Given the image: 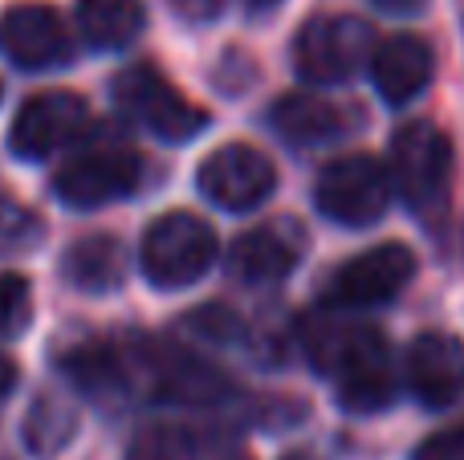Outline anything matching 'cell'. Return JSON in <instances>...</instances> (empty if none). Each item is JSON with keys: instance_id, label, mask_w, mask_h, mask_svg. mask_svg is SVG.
<instances>
[{"instance_id": "ffe728a7", "label": "cell", "mask_w": 464, "mask_h": 460, "mask_svg": "<svg viewBox=\"0 0 464 460\" xmlns=\"http://www.w3.org/2000/svg\"><path fill=\"white\" fill-rule=\"evenodd\" d=\"M196 456H200V445L179 424H151L127 448V460H196Z\"/></svg>"}, {"instance_id": "4fadbf2b", "label": "cell", "mask_w": 464, "mask_h": 460, "mask_svg": "<svg viewBox=\"0 0 464 460\" xmlns=\"http://www.w3.org/2000/svg\"><path fill=\"white\" fill-rule=\"evenodd\" d=\"M0 53L24 73L62 70L73 57V37L49 5H16L0 16Z\"/></svg>"}, {"instance_id": "d6986e66", "label": "cell", "mask_w": 464, "mask_h": 460, "mask_svg": "<svg viewBox=\"0 0 464 460\" xmlns=\"http://www.w3.org/2000/svg\"><path fill=\"white\" fill-rule=\"evenodd\" d=\"M78 432V412L57 396H41L24 416V445L33 456H57Z\"/></svg>"}, {"instance_id": "e0dca14e", "label": "cell", "mask_w": 464, "mask_h": 460, "mask_svg": "<svg viewBox=\"0 0 464 460\" xmlns=\"http://www.w3.org/2000/svg\"><path fill=\"white\" fill-rule=\"evenodd\" d=\"M62 277L82 293H111L127 282V249L106 233L82 236L65 249Z\"/></svg>"}, {"instance_id": "7c38bea8", "label": "cell", "mask_w": 464, "mask_h": 460, "mask_svg": "<svg viewBox=\"0 0 464 460\" xmlns=\"http://www.w3.org/2000/svg\"><path fill=\"white\" fill-rule=\"evenodd\" d=\"M305 236L302 220L281 216V220H265V225L248 228L232 241L228 249V277L245 285H277L302 265L305 257Z\"/></svg>"}, {"instance_id": "277c9868", "label": "cell", "mask_w": 464, "mask_h": 460, "mask_svg": "<svg viewBox=\"0 0 464 460\" xmlns=\"http://www.w3.org/2000/svg\"><path fill=\"white\" fill-rule=\"evenodd\" d=\"M375 41V29L362 16L318 13L294 37V70L310 86H346L367 70Z\"/></svg>"}, {"instance_id": "ac0fdd59", "label": "cell", "mask_w": 464, "mask_h": 460, "mask_svg": "<svg viewBox=\"0 0 464 460\" xmlns=\"http://www.w3.org/2000/svg\"><path fill=\"white\" fill-rule=\"evenodd\" d=\"M147 29L143 0H78V33L98 53L135 45Z\"/></svg>"}, {"instance_id": "d4e9b609", "label": "cell", "mask_w": 464, "mask_h": 460, "mask_svg": "<svg viewBox=\"0 0 464 460\" xmlns=\"http://www.w3.org/2000/svg\"><path fill=\"white\" fill-rule=\"evenodd\" d=\"M367 5H375L387 16H420L428 8V0H367Z\"/></svg>"}, {"instance_id": "7a4b0ae2", "label": "cell", "mask_w": 464, "mask_h": 460, "mask_svg": "<svg viewBox=\"0 0 464 460\" xmlns=\"http://www.w3.org/2000/svg\"><path fill=\"white\" fill-rule=\"evenodd\" d=\"M452 176H457V147L436 122L416 119L392 135L387 151V179L392 192L420 216H432L449 204Z\"/></svg>"}, {"instance_id": "44dd1931", "label": "cell", "mask_w": 464, "mask_h": 460, "mask_svg": "<svg viewBox=\"0 0 464 460\" xmlns=\"http://www.w3.org/2000/svg\"><path fill=\"white\" fill-rule=\"evenodd\" d=\"M45 225L33 208H24L21 200H8L0 196V257H21V253L37 249Z\"/></svg>"}, {"instance_id": "5bb4252c", "label": "cell", "mask_w": 464, "mask_h": 460, "mask_svg": "<svg viewBox=\"0 0 464 460\" xmlns=\"http://www.w3.org/2000/svg\"><path fill=\"white\" fill-rule=\"evenodd\" d=\"M371 86L387 106H408L432 86L436 78V53L424 37L416 33H392V37L375 41L371 49Z\"/></svg>"}, {"instance_id": "2e32d148", "label": "cell", "mask_w": 464, "mask_h": 460, "mask_svg": "<svg viewBox=\"0 0 464 460\" xmlns=\"http://www.w3.org/2000/svg\"><path fill=\"white\" fill-rule=\"evenodd\" d=\"M62 375L98 404L122 399L130 391V359L111 342H78L73 350H65Z\"/></svg>"}, {"instance_id": "52a82bcc", "label": "cell", "mask_w": 464, "mask_h": 460, "mask_svg": "<svg viewBox=\"0 0 464 460\" xmlns=\"http://www.w3.org/2000/svg\"><path fill=\"white\" fill-rule=\"evenodd\" d=\"M392 179L387 168L375 155H343V159H330L318 171V184H314V204L330 225L343 228H371L387 216L392 208Z\"/></svg>"}, {"instance_id": "9c48e42d", "label": "cell", "mask_w": 464, "mask_h": 460, "mask_svg": "<svg viewBox=\"0 0 464 460\" xmlns=\"http://www.w3.org/2000/svg\"><path fill=\"white\" fill-rule=\"evenodd\" d=\"M90 130V106L82 94L70 90H45V94L24 98L16 110L13 127H8V147L16 159H53L57 151L73 147Z\"/></svg>"}, {"instance_id": "ba28073f", "label": "cell", "mask_w": 464, "mask_h": 460, "mask_svg": "<svg viewBox=\"0 0 464 460\" xmlns=\"http://www.w3.org/2000/svg\"><path fill=\"white\" fill-rule=\"evenodd\" d=\"M143 155L130 143H94L65 159L53 176V196L73 212H94L114 200H127L143 184Z\"/></svg>"}, {"instance_id": "603a6c76", "label": "cell", "mask_w": 464, "mask_h": 460, "mask_svg": "<svg viewBox=\"0 0 464 460\" xmlns=\"http://www.w3.org/2000/svg\"><path fill=\"white\" fill-rule=\"evenodd\" d=\"M179 326L200 334V339H212V342H240L245 339V322L225 306H204V310H196V314H188Z\"/></svg>"}, {"instance_id": "83f0119b", "label": "cell", "mask_w": 464, "mask_h": 460, "mask_svg": "<svg viewBox=\"0 0 464 460\" xmlns=\"http://www.w3.org/2000/svg\"><path fill=\"white\" fill-rule=\"evenodd\" d=\"M248 8H253V13H269V8H277L281 0H245Z\"/></svg>"}, {"instance_id": "6da1fadb", "label": "cell", "mask_w": 464, "mask_h": 460, "mask_svg": "<svg viewBox=\"0 0 464 460\" xmlns=\"http://www.w3.org/2000/svg\"><path fill=\"white\" fill-rule=\"evenodd\" d=\"M302 342L314 371L334 383L338 407L354 416H375L400 399L403 379L383 331L367 322H346L343 314L326 310V318L305 322Z\"/></svg>"}, {"instance_id": "f1b7e54d", "label": "cell", "mask_w": 464, "mask_h": 460, "mask_svg": "<svg viewBox=\"0 0 464 460\" xmlns=\"http://www.w3.org/2000/svg\"><path fill=\"white\" fill-rule=\"evenodd\" d=\"M457 13H460V29H464V0H457Z\"/></svg>"}, {"instance_id": "5b68a950", "label": "cell", "mask_w": 464, "mask_h": 460, "mask_svg": "<svg viewBox=\"0 0 464 460\" xmlns=\"http://www.w3.org/2000/svg\"><path fill=\"white\" fill-rule=\"evenodd\" d=\"M416 277V253L403 241H383L375 249L354 253L346 265L322 290V306L334 314H367V310L392 306Z\"/></svg>"}, {"instance_id": "9a60e30c", "label": "cell", "mask_w": 464, "mask_h": 460, "mask_svg": "<svg viewBox=\"0 0 464 460\" xmlns=\"http://www.w3.org/2000/svg\"><path fill=\"white\" fill-rule=\"evenodd\" d=\"M265 122H269L289 147L314 151V147H326V143H334V139H346L351 122H359V119H351V114L338 110L326 98L297 90V94H281L277 102L269 106Z\"/></svg>"}, {"instance_id": "30bf717a", "label": "cell", "mask_w": 464, "mask_h": 460, "mask_svg": "<svg viewBox=\"0 0 464 460\" xmlns=\"http://www.w3.org/2000/svg\"><path fill=\"white\" fill-rule=\"evenodd\" d=\"M196 187L225 212H253L277 192V168L253 143H225L200 163Z\"/></svg>"}, {"instance_id": "cb8c5ba5", "label": "cell", "mask_w": 464, "mask_h": 460, "mask_svg": "<svg viewBox=\"0 0 464 460\" xmlns=\"http://www.w3.org/2000/svg\"><path fill=\"white\" fill-rule=\"evenodd\" d=\"M411 460H464V424L428 436L424 445L416 448V456H411Z\"/></svg>"}, {"instance_id": "8992f818", "label": "cell", "mask_w": 464, "mask_h": 460, "mask_svg": "<svg viewBox=\"0 0 464 460\" xmlns=\"http://www.w3.org/2000/svg\"><path fill=\"white\" fill-rule=\"evenodd\" d=\"M111 98L135 127L151 130L163 143H192L208 127V110L188 102L155 65H130L111 81Z\"/></svg>"}, {"instance_id": "4316f807", "label": "cell", "mask_w": 464, "mask_h": 460, "mask_svg": "<svg viewBox=\"0 0 464 460\" xmlns=\"http://www.w3.org/2000/svg\"><path fill=\"white\" fill-rule=\"evenodd\" d=\"M16 379H21V371H16V363L8 355H0V404H5L8 396L16 391Z\"/></svg>"}, {"instance_id": "7402d4cb", "label": "cell", "mask_w": 464, "mask_h": 460, "mask_svg": "<svg viewBox=\"0 0 464 460\" xmlns=\"http://www.w3.org/2000/svg\"><path fill=\"white\" fill-rule=\"evenodd\" d=\"M33 322V290L21 273H0V339H16Z\"/></svg>"}, {"instance_id": "f546056e", "label": "cell", "mask_w": 464, "mask_h": 460, "mask_svg": "<svg viewBox=\"0 0 464 460\" xmlns=\"http://www.w3.org/2000/svg\"><path fill=\"white\" fill-rule=\"evenodd\" d=\"M0 460H8V456H5V453H0Z\"/></svg>"}, {"instance_id": "484cf974", "label": "cell", "mask_w": 464, "mask_h": 460, "mask_svg": "<svg viewBox=\"0 0 464 460\" xmlns=\"http://www.w3.org/2000/svg\"><path fill=\"white\" fill-rule=\"evenodd\" d=\"M176 8L188 16H196V21H208V16L220 13V0H176Z\"/></svg>"}, {"instance_id": "8fae6325", "label": "cell", "mask_w": 464, "mask_h": 460, "mask_svg": "<svg viewBox=\"0 0 464 460\" xmlns=\"http://www.w3.org/2000/svg\"><path fill=\"white\" fill-rule=\"evenodd\" d=\"M403 388L420 407L444 412L464 399V342L449 331H424L411 339L400 367Z\"/></svg>"}, {"instance_id": "3957f363", "label": "cell", "mask_w": 464, "mask_h": 460, "mask_svg": "<svg viewBox=\"0 0 464 460\" xmlns=\"http://www.w3.org/2000/svg\"><path fill=\"white\" fill-rule=\"evenodd\" d=\"M217 228L196 212H163L143 228L139 269L155 290H192L217 265Z\"/></svg>"}]
</instances>
